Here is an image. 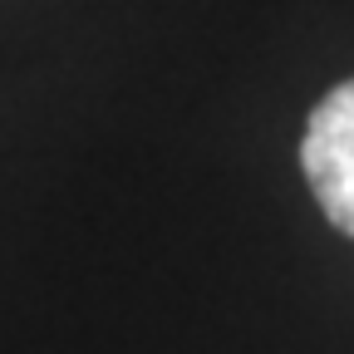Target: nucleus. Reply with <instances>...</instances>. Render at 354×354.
Masks as SVG:
<instances>
[{"instance_id":"obj_1","label":"nucleus","mask_w":354,"mask_h":354,"mask_svg":"<svg viewBox=\"0 0 354 354\" xmlns=\"http://www.w3.org/2000/svg\"><path fill=\"white\" fill-rule=\"evenodd\" d=\"M300 167L320 212L354 236V79L315 104L300 143Z\"/></svg>"}]
</instances>
